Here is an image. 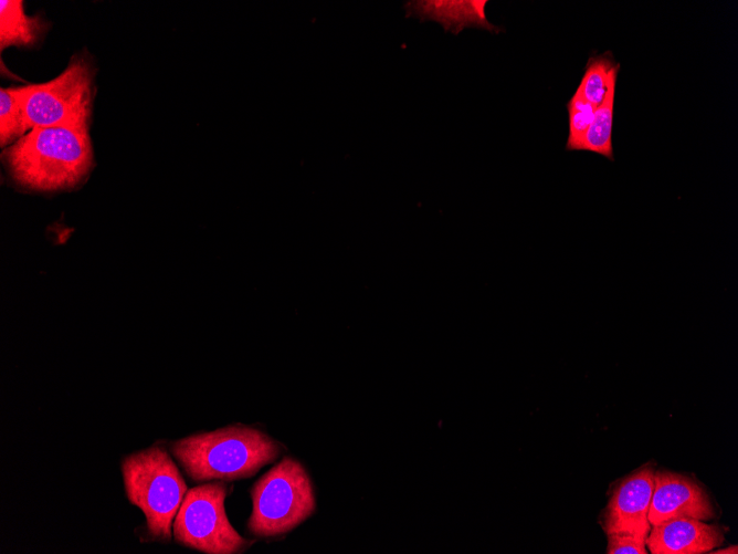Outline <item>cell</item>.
Listing matches in <instances>:
<instances>
[{
	"mask_svg": "<svg viewBox=\"0 0 738 554\" xmlns=\"http://www.w3.org/2000/svg\"><path fill=\"white\" fill-rule=\"evenodd\" d=\"M2 160L11 179L24 189L41 192L75 189L94 167L88 127L32 128L6 147Z\"/></svg>",
	"mask_w": 738,
	"mask_h": 554,
	"instance_id": "1",
	"label": "cell"
},
{
	"mask_svg": "<svg viewBox=\"0 0 738 554\" xmlns=\"http://www.w3.org/2000/svg\"><path fill=\"white\" fill-rule=\"evenodd\" d=\"M95 66L74 55L55 79L17 87L29 130L48 126H89L95 96Z\"/></svg>",
	"mask_w": 738,
	"mask_h": 554,
	"instance_id": "5",
	"label": "cell"
},
{
	"mask_svg": "<svg viewBox=\"0 0 738 554\" xmlns=\"http://www.w3.org/2000/svg\"><path fill=\"white\" fill-rule=\"evenodd\" d=\"M282 447L263 431L243 425L192 435L171 443V452L196 482L254 475Z\"/></svg>",
	"mask_w": 738,
	"mask_h": 554,
	"instance_id": "2",
	"label": "cell"
},
{
	"mask_svg": "<svg viewBox=\"0 0 738 554\" xmlns=\"http://www.w3.org/2000/svg\"><path fill=\"white\" fill-rule=\"evenodd\" d=\"M714 516L715 512L707 493L694 480L668 471L654 472L649 511L651 526L672 519L692 518L708 521Z\"/></svg>",
	"mask_w": 738,
	"mask_h": 554,
	"instance_id": "8",
	"label": "cell"
},
{
	"mask_svg": "<svg viewBox=\"0 0 738 554\" xmlns=\"http://www.w3.org/2000/svg\"><path fill=\"white\" fill-rule=\"evenodd\" d=\"M619 69L611 52L589 58L577 92L597 108L615 91Z\"/></svg>",
	"mask_w": 738,
	"mask_h": 554,
	"instance_id": "12",
	"label": "cell"
},
{
	"mask_svg": "<svg viewBox=\"0 0 738 554\" xmlns=\"http://www.w3.org/2000/svg\"><path fill=\"white\" fill-rule=\"evenodd\" d=\"M48 30V24L40 15H28L21 0L0 1V46L1 50L15 45L31 48L36 45Z\"/></svg>",
	"mask_w": 738,
	"mask_h": 554,
	"instance_id": "11",
	"label": "cell"
},
{
	"mask_svg": "<svg viewBox=\"0 0 738 554\" xmlns=\"http://www.w3.org/2000/svg\"><path fill=\"white\" fill-rule=\"evenodd\" d=\"M714 554H737L738 553V546L737 545H730L726 548H719V550H711Z\"/></svg>",
	"mask_w": 738,
	"mask_h": 554,
	"instance_id": "17",
	"label": "cell"
},
{
	"mask_svg": "<svg viewBox=\"0 0 738 554\" xmlns=\"http://www.w3.org/2000/svg\"><path fill=\"white\" fill-rule=\"evenodd\" d=\"M250 532L273 537L295 529L315 511L312 480L301 462L283 458L252 487Z\"/></svg>",
	"mask_w": 738,
	"mask_h": 554,
	"instance_id": "4",
	"label": "cell"
},
{
	"mask_svg": "<svg viewBox=\"0 0 738 554\" xmlns=\"http://www.w3.org/2000/svg\"><path fill=\"white\" fill-rule=\"evenodd\" d=\"M614 92H611L604 102L595 108L594 117L584 134L579 150H588L613 160L612 125L614 108Z\"/></svg>",
	"mask_w": 738,
	"mask_h": 554,
	"instance_id": "13",
	"label": "cell"
},
{
	"mask_svg": "<svg viewBox=\"0 0 738 554\" xmlns=\"http://www.w3.org/2000/svg\"><path fill=\"white\" fill-rule=\"evenodd\" d=\"M569 115V136L567 150H579L586 132L591 125L595 107L576 91L567 104Z\"/></svg>",
	"mask_w": 738,
	"mask_h": 554,
	"instance_id": "15",
	"label": "cell"
},
{
	"mask_svg": "<svg viewBox=\"0 0 738 554\" xmlns=\"http://www.w3.org/2000/svg\"><path fill=\"white\" fill-rule=\"evenodd\" d=\"M608 554H646V537L633 534H607Z\"/></svg>",
	"mask_w": 738,
	"mask_h": 554,
	"instance_id": "16",
	"label": "cell"
},
{
	"mask_svg": "<svg viewBox=\"0 0 738 554\" xmlns=\"http://www.w3.org/2000/svg\"><path fill=\"white\" fill-rule=\"evenodd\" d=\"M29 127L17 87L0 90V143L8 147L24 136Z\"/></svg>",
	"mask_w": 738,
	"mask_h": 554,
	"instance_id": "14",
	"label": "cell"
},
{
	"mask_svg": "<svg viewBox=\"0 0 738 554\" xmlns=\"http://www.w3.org/2000/svg\"><path fill=\"white\" fill-rule=\"evenodd\" d=\"M724 541L723 527L679 518L652 525L646 547L652 554H702L720 546Z\"/></svg>",
	"mask_w": 738,
	"mask_h": 554,
	"instance_id": "9",
	"label": "cell"
},
{
	"mask_svg": "<svg viewBox=\"0 0 738 554\" xmlns=\"http://www.w3.org/2000/svg\"><path fill=\"white\" fill-rule=\"evenodd\" d=\"M122 473L127 499L144 512L148 533L169 541L187 485L167 450L152 446L127 456Z\"/></svg>",
	"mask_w": 738,
	"mask_h": 554,
	"instance_id": "3",
	"label": "cell"
},
{
	"mask_svg": "<svg viewBox=\"0 0 738 554\" xmlns=\"http://www.w3.org/2000/svg\"><path fill=\"white\" fill-rule=\"evenodd\" d=\"M226 484L212 482L188 490L176 514L175 540L208 554L241 553L252 541L231 525L224 510Z\"/></svg>",
	"mask_w": 738,
	"mask_h": 554,
	"instance_id": "6",
	"label": "cell"
},
{
	"mask_svg": "<svg viewBox=\"0 0 738 554\" xmlns=\"http://www.w3.org/2000/svg\"><path fill=\"white\" fill-rule=\"evenodd\" d=\"M654 469L643 467L613 490L603 518L607 534H633L647 537L649 511L654 487Z\"/></svg>",
	"mask_w": 738,
	"mask_h": 554,
	"instance_id": "7",
	"label": "cell"
},
{
	"mask_svg": "<svg viewBox=\"0 0 738 554\" xmlns=\"http://www.w3.org/2000/svg\"><path fill=\"white\" fill-rule=\"evenodd\" d=\"M487 1H408L404 4L407 17H414L421 21H434L441 24L445 32L458 34L466 28H479L491 32L499 29L491 24L485 14Z\"/></svg>",
	"mask_w": 738,
	"mask_h": 554,
	"instance_id": "10",
	"label": "cell"
}]
</instances>
